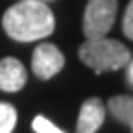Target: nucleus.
I'll return each instance as SVG.
<instances>
[{
	"mask_svg": "<svg viewBox=\"0 0 133 133\" xmlns=\"http://www.w3.org/2000/svg\"><path fill=\"white\" fill-rule=\"evenodd\" d=\"M78 56L81 63H85L96 74L124 69L131 57L129 50L120 41L107 39V37L87 39L78 48Z\"/></svg>",
	"mask_w": 133,
	"mask_h": 133,
	"instance_id": "f03ea898",
	"label": "nucleus"
},
{
	"mask_svg": "<svg viewBox=\"0 0 133 133\" xmlns=\"http://www.w3.org/2000/svg\"><path fill=\"white\" fill-rule=\"evenodd\" d=\"M31 128H33V131H35V133H65L63 129H59L57 126H54L48 118H44V116H41V115L33 118Z\"/></svg>",
	"mask_w": 133,
	"mask_h": 133,
	"instance_id": "1a4fd4ad",
	"label": "nucleus"
},
{
	"mask_svg": "<svg viewBox=\"0 0 133 133\" xmlns=\"http://www.w3.org/2000/svg\"><path fill=\"white\" fill-rule=\"evenodd\" d=\"M15 124H17V109L8 102H0V133H11Z\"/></svg>",
	"mask_w": 133,
	"mask_h": 133,
	"instance_id": "6e6552de",
	"label": "nucleus"
},
{
	"mask_svg": "<svg viewBox=\"0 0 133 133\" xmlns=\"http://www.w3.org/2000/svg\"><path fill=\"white\" fill-rule=\"evenodd\" d=\"M2 26L11 39L19 43H31L48 37L56 28V19L44 2L19 0L4 13Z\"/></svg>",
	"mask_w": 133,
	"mask_h": 133,
	"instance_id": "f257e3e1",
	"label": "nucleus"
},
{
	"mask_svg": "<svg viewBox=\"0 0 133 133\" xmlns=\"http://www.w3.org/2000/svg\"><path fill=\"white\" fill-rule=\"evenodd\" d=\"M118 2L116 0H89L83 13V33L87 39L105 37L115 24Z\"/></svg>",
	"mask_w": 133,
	"mask_h": 133,
	"instance_id": "7ed1b4c3",
	"label": "nucleus"
},
{
	"mask_svg": "<svg viewBox=\"0 0 133 133\" xmlns=\"http://www.w3.org/2000/svg\"><path fill=\"white\" fill-rule=\"evenodd\" d=\"M105 109H109L111 115L120 124H126V126L133 124V96L131 94H120V96L109 98Z\"/></svg>",
	"mask_w": 133,
	"mask_h": 133,
	"instance_id": "0eeeda50",
	"label": "nucleus"
},
{
	"mask_svg": "<svg viewBox=\"0 0 133 133\" xmlns=\"http://www.w3.org/2000/svg\"><path fill=\"white\" fill-rule=\"evenodd\" d=\"M65 66V56L56 44L43 43L33 50L31 56V70L41 79H50Z\"/></svg>",
	"mask_w": 133,
	"mask_h": 133,
	"instance_id": "20e7f679",
	"label": "nucleus"
},
{
	"mask_svg": "<svg viewBox=\"0 0 133 133\" xmlns=\"http://www.w3.org/2000/svg\"><path fill=\"white\" fill-rule=\"evenodd\" d=\"M126 83L133 89V59L129 57L128 65H126Z\"/></svg>",
	"mask_w": 133,
	"mask_h": 133,
	"instance_id": "9b49d317",
	"label": "nucleus"
},
{
	"mask_svg": "<svg viewBox=\"0 0 133 133\" xmlns=\"http://www.w3.org/2000/svg\"><path fill=\"white\" fill-rule=\"evenodd\" d=\"M122 30L126 33V37L133 41V0L128 4L126 13H124V21H122Z\"/></svg>",
	"mask_w": 133,
	"mask_h": 133,
	"instance_id": "9d476101",
	"label": "nucleus"
},
{
	"mask_svg": "<svg viewBox=\"0 0 133 133\" xmlns=\"http://www.w3.org/2000/svg\"><path fill=\"white\" fill-rule=\"evenodd\" d=\"M39 2H44L46 4V2H52V0H39Z\"/></svg>",
	"mask_w": 133,
	"mask_h": 133,
	"instance_id": "f8f14e48",
	"label": "nucleus"
},
{
	"mask_svg": "<svg viewBox=\"0 0 133 133\" xmlns=\"http://www.w3.org/2000/svg\"><path fill=\"white\" fill-rule=\"evenodd\" d=\"M129 129H131V133H133V124H131V126H129Z\"/></svg>",
	"mask_w": 133,
	"mask_h": 133,
	"instance_id": "ddd939ff",
	"label": "nucleus"
},
{
	"mask_svg": "<svg viewBox=\"0 0 133 133\" xmlns=\"http://www.w3.org/2000/svg\"><path fill=\"white\" fill-rule=\"evenodd\" d=\"M28 81L24 65L15 57H4L0 61V91L17 92Z\"/></svg>",
	"mask_w": 133,
	"mask_h": 133,
	"instance_id": "423d86ee",
	"label": "nucleus"
},
{
	"mask_svg": "<svg viewBox=\"0 0 133 133\" xmlns=\"http://www.w3.org/2000/svg\"><path fill=\"white\" fill-rule=\"evenodd\" d=\"M105 120V105L100 98H89L81 104L76 133H96Z\"/></svg>",
	"mask_w": 133,
	"mask_h": 133,
	"instance_id": "39448f33",
	"label": "nucleus"
}]
</instances>
